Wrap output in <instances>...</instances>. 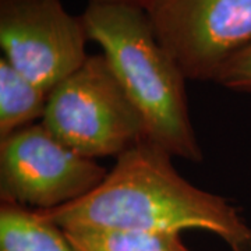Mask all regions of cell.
I'll list each match as a JSON object with an SVG mask.
<instances>
[{"label":"cell","mask_w":251,"mask_h":251,"mask_svg":"<svg viewBox=\"0 0 251 251\" xmlns=\"http://www.w3.org/2000/svg\"><path fill=\"white\" fill-rule=\"evenodd\" d=\"M168 151L145 140L116 158L90 196L53 211H38L62 229L77 226L158 233L204 230L230 251H251V226L226 198L181 177Z\"/></svg>","instance_id":"6da1fadb"},{"label":"cell","mask_w":251,"mask_h":251,"mask_svg":"<svg viewBox=\"0 0 251 251\" xmlns=\"http://www.w3.org/2000/svg\"><path fill=\"white\" fill-rule=\"evenodd\" d=\"M88 39L102 49L123 90L141 113L148 141L173 158L202 161L188 112L186 81L143 7L88 1L81 14Z\"/></svg>","instance_id":"7a4b0ae2"},{"label":"cell","mask_w":251,"mask_h":251,"mask_svg":"<svg viewBox=\"0 0 251 251\" xmlns=\"http://www.w3.org/2000/svg\"><path fill=\"white\" fill-rule=\"evenodd\" d=\"M41 123L85 158L120 156L148 140L141 113L103 54H90L80 69L49 92Z\"/></svg>","instance_id":"3957f363"},{"label":"cell","mask_w":251,"mask_h":251,"mask_svg":"<svg viewBox=\"0 0 251 251\" xmlns=\"http://www.w3.org/2000/svg\"><path fill=\"white\" fill-rule=\"evenodd\" d=\"M108 172L73 151L42 123L0 140V198L6 204L53 211L90 196Z\"/></svg>","instance_id":"277c9868"},{"label":"cell","mask_w":251,"mask_h":251,"mask_svg":"<svg viewBox=\"0 0 251 251\" xmlns=\"http://www.w3.org/2000/svg\"><path fill=\"white\" fill-rule=\"evenodd\" d=\"M145 11L190 81H216L251 46V0H151Z\"/></svg>","instance_id":"5b68a950"},{"label":"cell","mask_w":251,"mask_h":251,"mask_svg":"<svg viewBox=\"0 0 251 251\" xmlns=\"http://www.w3.org/2000/svg\"><path fill=\"white\" fill-rule=\"evenodd\" d=\"M88 41L62 0H0L1 57L46 92L88 59Z\"/></svg>","instance_id":"8992f818"},{"label":"cell","mask_w":251,"mask_h":251,"mask_svg":"<svg viewBox=\"0 0 251 251\" xmlns=\"http://www.w3.org/2000/svg\"><path fill=\"white\" fill-rule=\"evenodd\" d=\"M0 251H77L59 225L41 212L1 202Z\"/></svg>","instance_id":"52a82bcc"},{"label":"cell","mask_w":251,"mask_h":251,"mask_svg":"<svg viewBox=\"0 0 251 251\" xmlns=\"http://www.w3.org/2000/svg\"><path fill=\"white\" fill-rule=\"evenodd\" d=\"M49 92L0 57V140L44 119Z\"/></svg>","instance_id":"ba28073f"},{"label":"cell","mask_w":251,"mask_h":251,"mask_svg":"<svg viewBox=\"0 0 251 251\" xmlns=\"http://www.w3.org/2000/svg\"><path fill=\"white\" fill-rule=\"evenodd\" d=\"M63 230L77 251H190L177 233L94 226Z\"/></svg>","instance_id":"9c48e42d"},{"label":"cell","mask_w":251,"mask_h":251,"mask_svg":"<svg viewBox=\"0 0 251 251\" xmlns=\"http://www.w3.org/2000/svg\"><path fill=\"white\" fill-rule=\"evenodd\" d=\"M215 82L234 92L251 94V46L225 66Z\"/></svg>","instance_id":"30bf717a"},{"label":"cell","mask_w":251,"mask_h":251,"mask_svg":"<svg viewBox=\"0 0 251 251\" xmlns=\"http://www.w3.org/2000/svg\"><path fill=\"white\" fill-rule=\"evenodd\" d=\"M90 1H95V3H117V4H131V6H138L145 9L151 0H90Z\"/></svg>","instance_id":"8fae6325"}]
</instances>
